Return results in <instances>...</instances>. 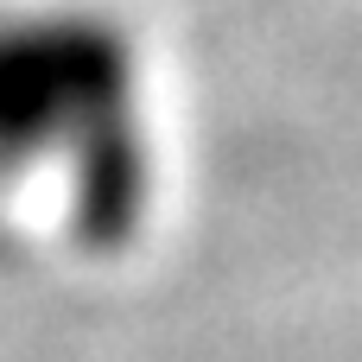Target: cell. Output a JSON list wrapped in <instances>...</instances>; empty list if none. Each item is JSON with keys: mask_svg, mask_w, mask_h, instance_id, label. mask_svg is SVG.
Returning <instances> with one entry per match:
<instances>
[{"mask_svg": "<svg viewBox=\"0 0 362 362\" xmlns=\"http://www.w3.org/2000/svg\"><path fill=\"white\" fill-rule=\"evenodd\" d=\"M64 172L89 248H121L153 210L140 51L95 6L0 13V178Z\"/></svg>", "mask_w": 362, "mask_h": 362, "instance_id": "6da1fadb", "label": "cell"}]
</instances>
